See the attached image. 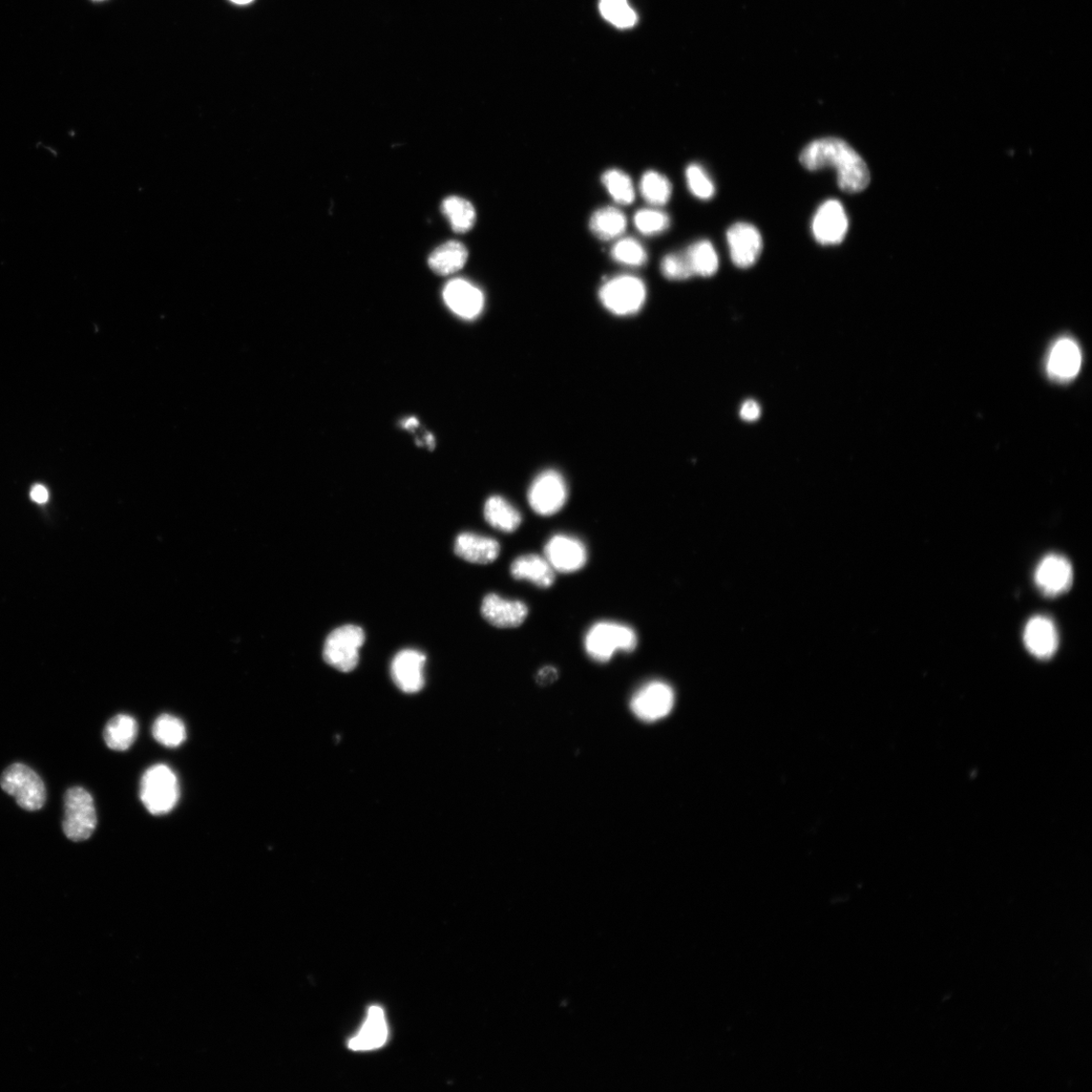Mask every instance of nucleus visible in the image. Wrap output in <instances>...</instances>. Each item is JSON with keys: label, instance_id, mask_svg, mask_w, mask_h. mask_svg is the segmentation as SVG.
Segmentation results:
<instances>
[{"label": "nucleus", "instance_id": "nucleus-1", "mask_svg": "<svg viewBox=\"0 0 1092 1092\" xmlns=\"http://www.w3.org/2000/svg\"><path fill=\"white\" fill-rule=\"evenodd\" d=\"M800 159L810 172L834 167L839 188L849 194L863 192L871 181L864 159L842 139H817L805 147Z\"/></svg>", "mask_w": 1092, "mask_h": 1092}, {"label": "nucleus", "instance_id": "nucleus-2", "mask_svg": "<svg viewBox=\"0 0 1092 1092\" xmlns=\"http://www.w3.org/2000/svg\"><path fill=\"white\" fill-rule=\"evenodd\" d=\"M638 643L634 628L612 621L592 625L584 641L587 655L597 663H608L617 652L633 653Z\"/></svg>", "mask_w": 1092, "mask_h": 1092}, {"label": "nucleus", "instance_id": "nucleus-3", "mask_svg": "<svg viewBox=\"0 0 1092 1092\" xmlns=\"http://www.w3.org/2000/svg\"><path fill=\"white\" fill-rule=\"evenodd\" d=\"M141 801L153 815L170 813L179 800V784L176 773L158 764L147 770L140 784Z\"/></svg>", "mask_w": 1092, "mask_h": 1092}, {"label": "nucleus", "instance_id": "nucleus-4", "mask_svg": "<svg viewBox=\"0 0 1092 1092\" xmlns=\"http://www.w3.org/2000/svg\"><path fill=\"white\" fill-rule=\"evenodd\" d=\"M63 832L73 842L87 841L95 833L97 816L92 794L81 787L70 788L65 798Z\"/></svg>", "mask_w": 1092, "mask_h": 1092}, {"label": "nucleus", "instance_id": "nucleus-5", "mask_svg": "<svg viewBox=\"0 0 1092 1092\" xmlns=\"http://www.w3.org/2000/svg\"><path fill=\"white\" fill-rule=\"evenodd\" d=\"M0 786L15 798L19 807L36 811L46 803V788L41 777L24 764L10 766L0 778Z\"/></svg>", "mask_w": 1092, "mask_h": 1092}, {"label": "nucleus", "instance_id": "nucleus-6", "mask_svg": "<svg viewBox=\"0 0 1092 1092\" xmlns=\"http://www.w3.org/2000/svg\"><path fill=\"white\" fill-rule=\"evenodd\" d=\"M366 636L360 626L348 624L336 628L324 644L325 662L343 673L353 670L360 661V648Z\"/></svg>", "mask_w": 1092, "mask_h": 1092}, {"label": "nucleus", "instance_id": "nucleus-7", "mask_svg": "<svg viewBox=\"0 0 1092 1092\" xmlns=\"http://www.w3.org/2000/svg\"><path fill=\"white\" fill-rule=\"evenodd\" d=\"M599 296L608 311L618 316H628L642 308L646 299V287L637 277L620 276L606 282Z\"/></svg>", "mask_w": 1092, "mask_h": 1092}, {"label": "nucleus", "instance_id": "nucleus-8", "mask_svg": "<svg viewBox=\"0 0 1092 1092\" xmlns=\"http://www.w3.org/2000/svg\"><path fill=\"white\" fill-rule=\"evenodd\" d=\"M568 487L563 477L553 470L545 471L535 478L530 491L529 502L532 509L540 516H553L559 513L568 500Z\"/></svg>", "mask_w": 1092, "mask_h": 1092}, {"label": "nucleus", "instance_id": "nucleus-9", "mask_svg": "<svg viewBox=\"0 0 1092 1092\" xmlns=\"http://www.w3.org/2000/svg\"><path fill=\"white\" fill-rule=\"evenodd\" d=\"M674 703L673 689L664 682L655 681L644 685L636 693L630 707L638 719L652 723L669 716Z\"/></svg>", "mask_w": 1092, "mask_h": 1092}, {"label": "nucleus", "instance_id": "nucleus-10", "mask_svg": "<svg viewBox=\"0 0 1092 1092\" xmlns=\"http://www.w3.org/2000/svg\"><path fill=\"white\" fill-rule=\"evenodd\" d=\"M812 234L822 245L842 243L849 230V219L841 202L830 200L818 207L812 220Z\"/></svg>", "mask_w": 1092, "mask_h": 1092}, {"label": "nucleus", "instance_id": "nucleus-11", "mask_svg": "<svg viewBox=\"0 0 1092 1092\" xmlns=\"http://www.w3.org/2000/svg\"><path fill=\"white\" fill-rule=\"evenodd\" d=\"M544 558L556 572L573 574L584 568L587 560V552L580 539L558 534L545 544Z\"/></svg>", "mask_w": 1092, "mask_h": 1092}, {"label": "nucleus", "instance_id": "nucleus-12", "mask_svg": "<svg viewBox=\"0 0 1092 1092\" xmlns=\"http://www.w3.org/2000/svg\"><path fill=\"white\" fill-rule=\"evenodd\" d=\"M730 258L734 265L749 268L761 257L763 239L760 231L748 223L732 225L726 233Z\"/></svg>", "mask_w": 1092, "mask_h": 1092}, {"label": "nucleus", "instance_id": "nucleus-13", "mask_svg": "<svg viewBox=\"0 0 1092 1092\" xmlns=\"http://www.w3.org/2000/svg\"><path fill=\"white\" fill-rule=\"evenodd\" d=\"M1081 366L1082 352L1075 340L1062 338L1050 349L1046 369L1053 381L1067 383L1075 380Z\"/></svg>", "mask_w": 1092, "mask_h": 1092}, {"label": "nucleus", "instance_id": "nucleus-14", "mask_svg": "<svg viewBox=\"0 0 1092 1092\" xmlns=\"http://www.w3.org/2000/svg\"><path fill=\"white\" fill-rule=\"evenodd\" d=\"M426 657L416 649H404L397 653L391 665V675L396 687L408 695L417 693L424 687V666Z\"/></svg>", "mask_w": 1092, "mask_h": 1092}, {"label": "nucleus", "instance_id": "nucleus-15", "mask_svg": "<svg viewBox=\"0 0 1092 1092\" xmlns=\"http://www.w3.org/2000/svg\"><path fill=\"white\" fill-rule=\"evenodd\" d=\"M444 298L457 316L467 320L477 318L485 306L481 290L463 279L450 281L445 287Z\"/></svg>", "mask_w": 1092, "mask_h": 1092}, {"label": "nucleus", "instance_id": "nucleus-16", "mask_svg": "<svg viewBox=\"0 0 1092 1092\" xmlns=\"http://www.w3.org/2000/svg\"><path fill=\"white\" fill-rule=\"evenodd\" d=\"M480 613L491 625L498 628H516L529 616V607L519 600H508L489 594L482 600Z\"/></svg>", "mask_w": 1092, "mask_h": 1092}, {"label": "nucleus", "instance_id": "nucleus-17", "mask_svg": "<svg viewBox=\"0 0 1092 1092\" xmlns=\"http://www.w3.org/2000/svg\"><path fill=\"white\" fill-rule=\"evenodd\" d=\"M1035 578L1044 594L1057 596L1068 591L1073 585V566L1061 556H1048L1038 565Z\"/></svg>", "mask_w": 1092, "mask_h": 1092}, {"label": "nucleus", "instance_id": "nucleus-18", "mask_svg": "<svg viewBox=\"0 0 1092 1092\" xmlns=\"http://www.w3.org/2000/svg\"><path fill=\"white\" fill-rule=\"evenodd\" d=\"M1024 642L1033 656L1042 660L1051 658L1059 645L1056 626L1047 617H1034L1024 628Z\"/></svg>", "mask_w": 1092, "mask_h": 1092}, {"label": "nucleus", "instance_id": "nucleus-19", "mask_svg": "<svg viewBox=\"0 0 1092 1092\" xmlns=\"http://www.w3.org/2000/svg\"><path fill=\"white\" fill-rule=\"evenodd\" d=\"M389 1039V1026L385 1012L379 1005H373L369 1010L367 1020L361 1030L349 1042L348 1048L352 1051H373L386 1045Z\"/></svg>", "mask_w": 1092, "mask_h": 1092}, {"label": "nucleus", "instance_id": "nucleus-20", "mask_svg": "<svg viewBox=\"0 0 1092 1092\" xmlns=\"http://www.w3.org/2000/svg\"><path fill=\"white\" fill-rule=\"evenodd\" d=\"M500 551L501 546L496 539L476 533L464 532L455 539V555L472 563H492L498 559Z\"/></svg>", "mask_w": 1092, "mask_h": 1092}, {"label": "nucleus", "instance_id": "nucleus-21", "mask_svg": "<svg viewBox=\"0 0 1092 1092\" xmlns=\"http://www.w3.org/2000/svg\"><path fill=\"white\" fill-rule=\"evenodd\" d=\"M510 572L515 580L531 582L540 589H549L556 581V571L548 560L534 554L518 557Z\"/></svg>", "mask_w": 1092, "mask_h": 1092}, {"label": "nucleus", "instance_id": "nucleus-22", "mask_svg": "<svg viewBox=\"0 0 1092 1092\" xmlns=\"http://www.w3.org/2000/svg\"><path fill=\"white\" fill-rule=\"evenodd\" d=\"M468 258L469 252L464 244L450 241L432 252L428 264L436 275L450 276L465 266Z\"/></svg>", "mask_w": 1092, "mask_h": 1092}, {"label": "nucleus", "instance_id": "nucleus-23", "mask_svg": "<svg viewBox=\"0 0 1092 1092\" xmlns=\"http://www.w3.org/2000/svg\"><path fill=\"white\" fill-rule=\"evenodd\" d=\"M484 514L493 529L505 533L515 532L522 522L519 510L501 496H492L486 501Z\"/></svg>", "mask_w": 1092, "mask_h": 1092}, {"label": "nucleus", "instance_id": "nucleus-24", "mask_svg": "<svg viewBox=\"0 0 1092 1092\" xmlns=\"http://www.w3.org/2000/svg\"><path fill=\"white\" fill-rule=\"evenodd\" d=\"M138 736V724L127 714H119L113 718L104 728L103 739L107 746L114 751H123L129 750Z\"/></svg>", "mask_w": 1092, "mask_h": 1092}, {"label": "nucleus", "instance_id": "nucleus-25", "mask_svg": "<svg viewBox=\"0 0 1092 1092\" xmlns=\"http://www.w3.org/2000/svg\"><path fill=\"white\" fill-rule=\"evenodd\" d=\"M626 227L625 215L614 206L599 208L590 220V229L593 234L604 241L619 237L624 233Z\"/></svg>", "mask_w": 1092, "mask_h": 1092}, {"label": "nucleus", "instance_id": "nucleus-26", "mask_svg": "<svg viewBox=\"0 0 1092 1092\" xmlns=\"http://www.w3.org/2000/svg\"><path fill=\"white\" fill-rule=\"evenodd\" d=\"M686 252L695 275L709 278L720 268V259L711 242L702 240L690 246Z\"/></svg>", "mask_w": 1092, "mask_h": 1092}, {"label": "nucleus", "instance_id": "nucleus-27", "mask_svg": "<svg viewBox=\"0 0 1092 1092\" xmlns=\"http://www.w3.org/2000/svg\"><path fill=\"white\" fill-rule=\"evenodd\" d=\"M441 209L457 233L468 232L476 223V209L469 201L463 198H448L443 203Z\"/></svg>", "mask_w": 1092, "mask_h": 1092}, {"label": "nucleus", "instance_id": "nucleus-28", "mask_svg": "<svg viewBox=\"0 0 1092 1092\" xmlns=\"http://www.w3.org/2000/svg\"><path fill=\"white\" fill-rule=\"evenodd\" d=\"M152 734L156 742L171 749L178 748L186 740L184 723L171 714H162L155 721Z\"/></svg>", "mask_w": 1092, "mask_h": 1092}, {"label": "nucleus", "instance_id": "nucleus-29", "mask_svg": "<svg viewBox=\"0 0 1092 1092\" xmlns=\"http://www.w3.org/2000/svg\"><path fill=\"white\" fill-rule=\"evenodd\" d=\"M599 9L607 22L618 29H630L638 24V14L627 0H600Z\"/></svg>", "mask_w": 1092, "mask_h": 1092}, {"label": "nucleus", "instance_id": "nucleus-30", "mask_svg": "<svg viewBox=\"0 0 1092 1092\" xmlns=\"http://www.w3.org/2000/svg\"><path fill=\"white\" fill-rule=\"evenodd\" d=\"M641 193L647 203L664 205L670 199L671 184L663 175L657 172H647L641 181Z\"/></svg>", "mask_w": 1092, "mask_h": 1092}, {"label": "nucleus", "instance_id": "nucleus-31", "mask_svg": "<svg viewBox=\"0 0 1092 1092\" xmlns=\"http://www.w3.org/2000/svg\"><path fill=\"white\" fill-rule=\"evenodd\" d=\"M602 182L608 193L618 204L630 205L634 203L636 191L633 180L623 172L618 170L608 171L603 175Z\"/></svg>", "mask_w": 1092, "mask_h": 1092}, {"label": "nucleus", "instance_id": "nucleus-32", "mask_svg": "<svg viewBox=\"0 0 1092 1092\" xmlns=\"http://www.w3.org/2000/svg\"><path fill=\"white\" fill-rule=\"evenodd\" d=\"M686 178L690 192L699 200L708 201L716 195V185L701 165L696 163L689 165Z\"/></svg>", "mask_w": 1092, "mask_h": 1092}, {"label": "nucleus", "instance_id": "nucleus-33", "mask_svg": "<svg viewBox=\"0 0 1092 1092\" xmlns=\"http://www.w3.org/2000/svg\"><path fill=\"white\" fill-rule=\"evenodd\" d=\"M614 260L629 266H642L647 260L644 247L634 238L619 240L613 248Z\"/></svg>", "mask_w": 1092, "mask_h": 1092}, {"label": "nucleus", "instance_id": "nucleus-34", "mask_svg": "<svg viewBox=\"0 0 1092 1092\" xmlns=\"http://www.w3.org/2000/svg\"><path fill=\"white\" fill-rule=\"evenodd\" d=\"M669 217L658 209H641L635 216V225L644 235L663 233L669 229Z\"/></svg>", "mask_w": 1092, "mask_h": 1092}, {"label": "nucleus", "instance_id": "nucleus-35", "mask_svg": "<svg viewBox=\"0 0 1092 1092\" xmlns=\"http://www.w3.org/2000/svg\"><path fill=\"white\" fill-rule=\"evenodd\" d=\"M661 269L664 277L670 281H686L696 276L686 252L667 256L662 261Z\"/></svg>", "mask_w": 1092, "mask_h": 1092}, {"label": "nucleus", "instance_id": "nucleus-36", "mask_svg": "<svg viewBox=\"0 0 1092 1092\" xmlns=\"http://www.w3.org/2000/svg\"><path fill=\"white\" fill-rule=\"evenodd\" d=\"M558 678L559 670L553 666H545L538 670L535 680L539 686L545 687L555 683Z\"/></svg>", "mask_w": 1092, "mask_h": 1092}, {"label": "nucleus", "instance_id": "nucleus-37", "mask_svg": "<svg viewBox=\"0 0 1092 1092\" xmlns=\"http://www.w3.org/2000/svg\"><path fill=\"white\" fill-rule=\"evenodd\" d=\"M761 412V407L757 402L749 400L743 404L740 415L744 422L753 423L760 418Z\"/></svg>", "mask_w": 1092, "mask_h": 1092}, {"label": "nucleus", "instance_id": "nucleus-38", "mask_svg": "<svg viewBox=\"0 0 1092 1092\" xmlns=\"http://www.w3.org/2000/svg\"><path fill=\"white\" fill-rule=\"evenodd\" d=\"M31 497L35 502L43 504L48 501L49 493L45 487L37 485L32 489Z\"/></svg>", "mask_w": 1092, "mask_h": 1092}, {"label": "nucleus", "instance_id": "nucleus-39", "mask_svg": "<svg viewBox=\"0 0 1092 1092\" xmlns=\"http://www.w3.org/2000/svg\"><path fill=\"white\" fill-rule=\"evenodd\" d=\"M231 2L239 6H244L254 2V0H231Z\"/></svg>", "mask_w": 1092, "mask_h": 1092}, {"label": "nucleus", "instance_id": "nucleus-40", "mask_svg": "<svg viewBox=\"0 0 1092 1092\" xmlns=\"http://www.w3.org/2000/svg\"><path fill=\"white\" fill-rule=\"evenodd\" d=\"M94 2H103V0H94Z\"/></svg>", "mask_w": 1092, "mask_h": 1092}]
</instances>
